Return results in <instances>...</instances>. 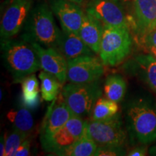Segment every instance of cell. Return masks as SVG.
Segmentation results:
<instances>
[{
  "label": "cell",
  "mask_w": 156,
  "mask_h": 156,
  "mask_svg": "<svg viewBox=\"0 0 156 156\" xmlns=\"http://www.w3.org/2000/svg\"><path fill=\"white\" fill-rule=\"evenodd\" d=\"M132 38L128 28L105 26L99 56L105 66L116 67L131 53Z\"/></svg>",
  "instance_id": "cell-4"
},
{
  "label": "cell",
  "mask_w": 156,
  "mask_h": 156,
  "mask_svg": "<svg viewBox=\"0 0 156 156\" xmlns=\"http://www.w3.org/2000/svg\"><path fill=\"white\" fill-rule=\"evenodd\" d=\"M7 116L14 129L28 134H30L32 131L34 125V120L28 108L12 109L7 113Z\"/></svg>",
  "instance_id": "cell-20"
},
{
  "label": "cell",
  "mask_w": 156,
  "mask_h": 156,
  "mask_svg": "<svg viewBox=\"0 0 156 156\" xmlns=\"http://www.w3.org/2000/svg\"><path fill=\"white\" fill-rule=\"evenodd\" d=\"M125 68L141 78L156 93V58L151 53L135 56L127 62Z\"/></svg>",
  "instance_id": "cell-14"
},
{
  "label": "cell",
  "mask_w": 156,
  "mask_h": 156,
  "mask_svg": "<svg viewBox=\"0 0 156 156\" xmlns=\"http://www.w3.org/2000/svg\"><path fill=\"white\" fill-rule=\"evenodd\" d=\"M86 133L98 145L124 147L127 140V131L124 127L119 113L107 119L87 122Z\"/></svg>",
  "instance_id": "cell-6"
},
{
  "label": "cell",
  "mask_w": 156,
  "mask_h": 156,
  "mask_svg": "<svg viewBox=\"0 0 156 156\" xmlns=\"http://www.w3.org/2000/svg\"><path fill=\"white\" fill-rule=\"evenodd\" d=\"M126 127L133 142L147 145L156 140V104L146 98L135 99L126 105Z\"/></svg>",
  "instance_id": "cell-2"
},
{
  "label": "cell",
  "mask_w": 156,
  "mask_h": 156,
  "mask_svg": "<svg viewBox=\"0 0 156 156\" xmlns=\"http://www.w3.org/2000/svg\"><path fill=\"white\" fill-rule=\"evenodd\" d=\"M38 77L41 80V93L42 99L46 101L54 100L59 93L62 83L56 76L47 72H41Z\"/></svg>",
  "instance_id": "cell-22"
},
{
  "label": "cell",
  "mask_w": 156,
  "mask_h": 156,
  "mask_svg": "<svg viewBox=\"0 0 156 156\" xmlns=\"http://www.w3.org/2000/svg\"><path fill=\"white\" fill-rule=\"evenodd\" d=\"M87 122L84 121L82 116L73 113L63 127L41 142L43 149L47 153L59 155L85 134Z\"/></svg>",
  "instance_id": "cell-7"
},
{
  "label": "cell",
  "mask_w": 156,
  "mask_h": 156,
  "mask_svg": "<svg viewBox=\"0 0 156 156\" xmlns=\"http://www.w3.org/2000/svg\"><path fill=\"white\" fill-rule=\"evenodd\" d=\"M37 52L41 69L58 78L62 84L67 80V60L59 51L54 48H45L37 43H30Z\"/></svg>",
  "instance_id": "cell-12"
},
{
  "label": "cell",
  "mask_w": 156,
  "mask_h": 156,
  "mask_svg": "<svg viewBox=\"0 0 156 156\" xmlns=\"http://www.w3.org/2000/svg\"><path fill=\"white\" fill-rule=\"evenodd\" d=\"M148 153L151 155H156V144L150 148Z\"/></svg>",
  "instance_id": "cell-32"
},
{
  "label": "cell",
  "mask_w": 156,
  "mask_h": 156,
  "mask_svg": "<svg viewBox=\"0 0 156 156\" xmlns=\"http://www.w3.org/2000/svg\"><path fill=\"white\" fill-rule=\"evenodd\" d=\"M147 153V148L144 146H139V147H134L132 151L129 152L127 155L129 156H144Z\"/></svg>",
  "instance_id": "cell-27"
},
{
  "label": "cell",
  "mask_w": 156,
  "mask_h": 156,
  "mask_svg": "<svg viewBox=\"0 0 156 156\" xmlns=\"http://www.w3.org/2000/svg\"><path fill=\"white\" fill-rule=\"evenodd\" d=\"M73 114V113L64 102L63 98L61 102L56 104L53 103L50 107L49 112L44 118L41 128V143L46 141L63 127Z\"/></svg>",
  "instance_id": "cell-13"
},
{
  "label": "cell",
  "mask_w": 156,
  "mask_h": 156,
  "mask_svg": "<svg viewBox=\"0 0 156 156\" xmlns=\"http://www.w3.org/2000/svg\"><path fill=\"white\" fill-rule=\"evenodd\" d=\"M118 103L103 98L97 101L91 114V120L99 121L112 118L118 114Z\"/></svg>",
  "instance_id": "cell-23"
},
{
  "label": "cell",
  "mask_w": 156,
  "mask_h": 156,
  "mask_svg": "<svg viewBox=\"0 0 156 156\" xmlns=\"http://www.w3.org/2000/svg\"><path fill=\"white\" fill-rule=\"evenodd\" d=\"M33 0H12L2 17V40L12 38L22 30L31 10Z\"/></svg>",
  "instance_id": "cell-10"
},
{
  "label": "cell",
  "mask_w": 156,
  "mask_h": 156,
  "mask_svg": "<svg viewBox=\"0 0 156 156\" xmlns=\"http://www.w3.org/2000/svg\"><path fill=\"white\" fill-rule=\"evenodd\" d=\"M22 102L25 108H36L40 102L39 83L34 74L28 76L22 81Z\"/></svg>",
  "instance_id": "cell-18"
},
{
  "label": "cell",
  "mask_w": 156,
  "mask_h": 156,
  "mask_svg": "<svg viewBox=\"0 0 156 156\" xmlns=\"http://www.w3.org/2000/svg\"><path fill=\"white\" fill-rule=\"evenodd\" d=\"M56 49L63 54L67 60L82 56L95 55L79 35L64 29L61 30Z\"/></svg>",
  "instance_id": "cell-15"
},
{
  "label": "cell",
  "mask_w": 156,
  "mask_h": 156,
  "mask_svg": "<svg viewBox=\"0 0 156 156\" xmlns=\"http://www.w3.org/2000/svg\"><path fill=\"white\" fill-rule=\"evenodd\" d=\"M124 147L117 145H98L95 156L126 155Z\"/></svg>",
  "instance_id": "cell-25"
},
{
  "label": "cell",
  "mask_w": 156,
  "mask_h": 156,
  "mask_svg": "<svg viewBox=\"0 0 156 156\" xmlns=\"http://www.w3.org/2000/svg\"><path fill=\"white\" fill-rule=\"evenodd\" d=\"M62 98L72 112L83 117L91 115L102 95L99 80L88 83H69L62 87Z\"/></svg>",
  "instance_id": "cell-5"
},
{
  "label": "cell",
  "mask_w": 156,
  "mask_h": 156,
  "mask_svg": "<svg viewBox=\"0 0 156 156\" xmlns=\"http://www.w3.org/2000/svg\"><path fill=\"white\" fill-rule=\"evenodd\" d=\"M145 44L153 45L156 46V29L145 35Z\"/></svg>",
  "instance_id": "cell-28"
},
{
  "label": "cell",
  "mask_w": 156,
  "mask_h": 156,
  "mask_svg": "<svg viewBox=\"0 0 156 156\" xmlns=\"http://www.w3.org/2000/svg\"><path fill=\"white\" fill-rule=\"evenodd\" d=\"M50 6L41 2L31 9L21 38L45 48H57L61 30L56 26Z\"/></svg>",
  "instance_id": "cell-3"
},
{
  "label": "cell",
  "mask_w": 156,
  "mask_h": 156,
  "mask_svg": "<svg viewBox=\"0 0 156 156\" xmlns=\"http://www.w3.org/2000/svg\"><path fill=\"white\" fill-rule=\"evenodd\" d=\"M138 28L146 35L156 29V0H134Z\"/></svg>",
  "instance_id": "cell-17"
},
{
  "label": "cell",
  "mask_w": 156,
  "mask_h": 156,
  "mask_svg": "<svg viewBox=\"0 0 156 156\" xmlns=\"http://www.w3.org/2000/svg\"><path fill=\"white\" fill-rule=\"evenodd\" d=\"M85 12L98 20L103 26L128 28L125 10L121 0H88Z\"/></svg>",
  "instance_id": "cell-8"
},
{
  "label": "cell",
  "mask_w": 156,
  "mask_h": 156,
  "mask_svg": "<svg viewBox=\"0 0 156 156\" xmlns=\"http://www.w3.org/2000/svg\"><path fill=\"white\" fill-rule=\"evenodd\" d=\"M68 1H70L72 2H74L78 5L81 6V7H83V5H86L88 0H68Z\"/></svg>",
  "instance_id": "cell-31"
},
{
  "label": "cell",
  "mask_w": 156,
  "mask_h": 156,
  "mask_svg": "<svg viewBox=\"0 0 156 156\" xmlns=\"http://www.w3.org/2000/svg\"><path fill=\"white\" fill-rule=\"evenodd\" d=\"M28 135L29 134L20 132L14 128L8 134H5V156L15 155L17 150L23 142L28 137Z\"/></svg>",
  "instance_id": "cell-24"
},
{
  "label": "cell",
  "mask_w": 156,
  "mask_h": 156,
  "mask_svg": "<svg viewBox=\"0 0 156 156\" xmlns=\"http://www.w3.org/2000/svg\"><path fill=\"white\" fill-rule=\"evenodd\" d=\"M98 145L86 132L80 139L60 154L59 156H95Z\"/></svg>",
  "instance_id": "cell-21"
},
{
  "label": "cell",
  "mask_w": 156,
  "mask_h": 156,
  "mask_svg": "<svg viewBox=\"0 0 156 156\" xmlns=\"http://www.w3.org/2000/svg\"><path fill=\"white\" fill-rule=\"evenodd\" d=\"M1 50L4 65L15 83H22L25 77L41 69L34 46L23 38L2 40Z\"/></svg>",
  "instance_id": "cell-1"
},
{
  "label": "cell",
  "mask_w": 156,
  "mask_h": 156,
  "mask_svg": "<svg viewBox=\"0 0 156 156\" xmlns=\"http://www.w3.org/2000/svg\"><path fill=\"white\" fill-rule=\"evenodd\" d=\"M49 6L59 20L62 29L79 35L85 14L81 6L68 0H49Z\"/></svg>",
  "instance_id": "cell-11"
},
{
  "label": "cell",
  "mask_w": 156,
  "mask_h": 156,
  "mask_svg": "<svg viewBox=\"0 0 156 156\" xmlns=\"http://www.w3.org/2000/svg\"><path fill=\"white\" fill-rule=\"evenodd\" d=\"M104 26L98 20L85 12L79 36L95 54H99Z\"/></svg>",
  "instance_id": "cell-16"
},
{
  "label": "cell",
  "mask_w": 156,
  "mask_h": 156,
  "mask_svg": "<svg viewBox=\"0 0 156 156\" xmlns=\"http://www.w3.org/2000/svg\"><path fill=\"white\" fill-rule=\"evenodd\" d=\"M0 155L5 156V145H6V139L5 134L1 136V140H0Z\"/></svg>",
  "instance_id": "cell-29"
},
{
  "label": "cell",
  "mask_w": 156,
  "mask_h": 156,
  "mask_svg": "<svg viewBox=\"0 0 156 156\" xmlns=\"http://www.w3.org/2000/svg\"><path fill=\"white\" fill-rule=\"evenodd\" d=\"M30 140L26 138L17 150L15 156H28L30 155Z\"/></svg>",
  "instance_id": "cell-26"
},
{
  "label": "cell",
  "mask_w": 156,
  "mask_h": 156,
  "mask_svg": "<svg viewBox=\"0 0 156 156\" xmlns=\"http://www.w3.org/2000/svg\"><path fill=\"white\" fill-rule=\"evenodd\" d=\"M104 64L95 56H82L67 60V80L72 83H88L99 80Z\"/></svg>",
  "instance_id": "cell-9"
},
{
  "label": "cell",
  "mask_w": 156,
  "mask_h": 156,
  "mask_svg": "<svg viewBox=\"0 0 156 156\" xmlns=\"http://www.w3.org/2000/svg\"><path fill=\"white\" fill-rule=\"evenodd\" d=\"M146 46H147V48L150 53L156 58V46L150 44H146Z\"/></svg>",
  "instance_id": "cell-30"
},
{
  "label": "cell",
  "mask_w": 156,
  "mask_h": 156,
  "mask_svg": "<svg viewBox=\"0 0 156 156\" xmlns=\"http://www.w3.org/2000/svg\"><path fill=\"white\" fill-rule=\"evenodd\" d=\"M105 96L109 100L120 103L126 91V83L121 75H111L106 77L103 85Z\"/></svg>",
  "instance_id": "cell-19"
}]
</instances>
